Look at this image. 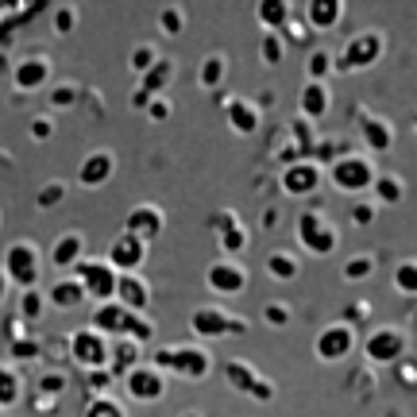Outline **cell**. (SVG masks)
I'll return each instance as SVG.
<instances>
[{
	"mask_svg": "<svg viewBox=\"0 0 417 417\" xmlns=\"http://www.w3.org/2000/svg\"><path fill=\"white\" fill-rule=\"evenodd\" d=\"M89 329H97L104 340H132V344L143 348L147 340H155V317L132 313V309L116 306V301H104V306H93V317H89Z\"/></svg>",
	"mask_w": 417,
	"mask_h": 417,
	"instance_id": "6da1fadb",
	"label": "cell"
},
{
	"mask_svg": "<svg viewBox=\"0 0 417 417\" xmlns=\"http://www.w3.org/2000/svg\"><path fill=\"white\" fill-rule=\"evenodd\" d=\"M155 371H162L170 379H205L212 371V351L205 344H198V340H190V344H162L155 348Z\"/></svg>",
	"mask_w": 417,
	"mask_h": 417,
	"instance_id": "7a4b0ae2",
	"label": "cell"
},
{
	"mask_svg": "<svg viewBox=\"0 0 417 417\" xmlns=\"http://www.w3.org/2000/svg\"><path fill=\"white\" fill-rule=\"evenodd\" d=\"M43 248H39L35 240H12L4 248V263H0V274H4L8 290H35L39 278H43Z\"/></svg>",
	"mask_w": 417,
	"mask_h": 417,
	"instance_id": "3957f363",
	"label": "cell"
},
{
	"mask_svg": "<svg viewBox=\"0 0 417 417\" xmlns=\"http://www.w3.org/2000/svg\"><path fill=\"white\" fill-rule=\"evenodd\" d=\"M375 174H379V167H375V159L363 151H344L340 159H332L329 167H325V178H329L340 193H348V198H367Z\"/></svg>",
	"mask_w": 417,
	"mask_h": 417,
	"instance_id": "277c9868",
	"label": "cell"
},
{
	"mask_svg": "<svg viewBox=\"0 0 417 417\" xmlns=\"http://www.w3.org/2000/svg\"><path fill=\"white\" fill-rule=\"evenodd\" d=\"M387 54V35H382L379 28H367V31H356V35L348 39L344 47H340V54H332V73H340V78H348V73H359V70H371L375 62Z\"/></svg>",
	"mask_w": 417,
	"mask_h": 417,
	"instance_id": "5b68a950",
	"label": "cell"
},
{
	"mask_svg": "<svg viewBox=\"0 0 417 417\" xmlns=\"http://www.w3.org/2000/svg\"><path fill=\"white\" fill-rule=\"evenodd\" d=\"M190 332L198 337V344H209V340H224V337H243V332H248V321L228 313V309H220L217 301H212V306L190 309Z\"/></svg>",
	"mask_w": 417,
	"mask_h": 417,
	"instance_id": "8992f818",
	"label": "cell"
},
{
	"mask_svg": "<svg viewBox=\"0 0 417 417\" xmlns=\"http://www.w3.org/2000/svg\"><path fill=\"white\" fill-rule=\"evenodd\" d=\"M298 243L309 255H332L340 248V228L325 209H306L298 217Z\"/></svg>",
	"mask_w": 417,
	"mask_h": 417,
	"instance_id": "52a82bcc",
	"label": "cell"
},
{
	"mask_svg": "<svg viewBox=\"0 0 417 417\" xmlns=\"http://www.w3.org/2000/svg\"><path fill=\"white\" fill-rule=\"evenodd\" d=\"M359 351H363L367 367H390L402 363L406 356V332L398 325H375L363 340H359Z\"/></svg>",
	"mask_w": 417,
	"mask_h": 417,
	"instance_id": "ba28073f",
	"label": "cell"
},
{
	"mask_svg": "<svg viewBox=\"0 0 417 417\" xmlns=\"http://www.w3.org/2000/svg\"><path fill=\"white\" fill-rule=\"evenodd\" d=\"M73 278H78L81 294H85V301L93 298V306H104V301L116 298V271H112L109 263H104V255H85L78 267L70 271Z\"/></svg>",
	"mask_w": 417,
	"mask_h": 417,
	"instance_id": "9c48e42d",
	"label": "cell"
},
{
	"mask_svg": "<svg viewBox=\"0 0 417 417\" xmlns=\"http://www.w3.org/2000/svg\"><path fill=\"white\" fill-rule=\"evenodd\" d=\"M205 286H209V294H217V298H240V294H248V286H251V271H248V263H240V259L217 255L205 267Z\"/></svg>",
	"mask_w": 417,
	"mask_h": 417,
	"instance_id": "30bf717a",
	"label": "cell"
},
{
	"mask_svg": "<svg viewBox=\"0 0 417 417\" xmlns=\"http://www.w3.org/2000/svg\"><path fill=\"white\" fill-rule=\"evenodd\" d=\"M224 382L236 390V394H248V398H255V402H274V394H278L274 382L267 379L255 363H248V359H228L224 363Z\"/></svg>",
	"mask_w": 417,
	"mask_h": 417,
	"instance_id": "8fae6325",
	"label": "cell"
},
{
	"mask_svg": "<svg viewBox=\"0 0 417 417\" xmlns=\"http://www.w3.org/2000/svg\"><path fill=\"white\" fill-rule=\"evenodd\" d=\"M356 348H359V332H356V325L344 321V317L325 325V329L317 332V340H313V356L321 359V363H344Z\"/></svg>",
	"mask_w": 417,
	"mask_h": 417,
	"instance_id": "7c38bea8",
	"label": "cell"
},
{
	"mask_svg": "<svg viewBox=\"0 0 417 417\" xmlns=\"http://www.w3.org/2000/svg\"><path fill=\"white\" fill-rule=\"evenodd\" d=\"M66 351L81 371H101V367H109V340H104L97 329H89V325H81V329L70 332Z\"/></svg>",
	"mask_w": 417,
	"mask_h": 417,
	"instance_id": "4fadbf2b",
	"label": "cell"
},
{
	"mask_svg": "<svg viewBox=\"0 0 417 417\" xmlns=\"http://www.w3.org/2000/svg\"><path fill=\"white\" fill-rule=\"evenodd\" d=\"M124 379V394H128V402H139V406H155V402H162L167 398V375L162 371H155L151 363H139L132 367L128 375H120Z\"/></svg>",
	"mask_w": 417,
	"mask_h": 417,
	"instance_id": "5bb4252c",
	"label": "cell"
},
{
	"mask_svg": "<svg viewBox=\"0 0 417 417\" xmlns=\"http://www.w3.org/2000/svg\"><path fill=\"white\" fill-rule=\"evenodd\" d=\"M321 182H325V170L313 159H294L278 174V186H282L286 198H313L321 190Z\"/></svg>",
	"mask_w": 417,
	"mask_h": 417,
	"instance_id": "9a60e30c",
	"label": "cell"
},
{
	"mask_svg": "<svg viewBox=\"0 0 417 417\" xmlns=\"http://www.w3.org/2000/svg\"><path fill=\"white\" fill-rule=\"evenodd\" d=\"M162 228H167V212L159 205H151V201H135V205L124 212V228H120V232L135 236L139 243L151 248V243L162 236Z\"/></svg>",
	"mask_w": 417,
	"mask_h": 417,
	"instance_id": "2e32d148",
	"label": "cell"
},
{
	"mask_svg": "<svg viewBox=\"0 0 417 417\" xmlns=\"http://www.w3.org/2000/svg\"><path fill=\"white\" fill-rule=\"evenodd\" d=\"M212 228H217V243H220V255L224 259H240L251 248V232L236 209H220L212 217Z\"/></svg>",
	"mask_w": 417,
	"mask_h": 417,
	"instance_id": "e0dca14e",
	"label": "cell"
},
{
	"mask_svg": "<svg viewBox=\"0 0 417 417\" xmlns=\"http://www.w3.org/2000/svg\"><path fill=\"white\" fill-rule=\"evenodd\" d=\"M147 243H139L135 236H128V232H116L112 236V243H109V251H104V263L112 267L116 274H139L143 271V263H147Z\"/></svg>",
	"mask_w": 417,
	"mask_h": 417,
	"instance_id": "ac0fdd59",
	"label": "cell"
},
{
	"mask_svg": "<svg viewBox=\"0 0 417 417\" xmlns=\"http://www.w3.org/2000/svg\"><path fill=\"white\" fill-rule=\"evenodd\" d=\"M85 255H89V251H85V232H81V228H66V232H59V236H54V243H51V251H43V259L59 274H70Z\"/></svg>",
	"mask_w": 417,
	"mask_h": 417,
	"instance_id": "d6986e66",
	"label": "cell"
},
{
	"mask_svg": "<svg viewBox=\"0 0 417 417\" xmlns=\"http://www.w3.org/2000/svg\"><path fill=\"white\" fill-rule=\"evenodd\" d=\"M359 143H363V155H371V159L394 151V124L379 112H359Z\"/></svg>",
	"mask_w": 417,
	"mask_h": 417,
	"instance_id": "ffe728a7",
	"label": "cell"
},
{
	"mask_svg": "<svg viewBox=\"0 0 417 417\" xmlns=\"http://www.w3.org/2000/svg\"><path fill=\"white\" fill-rule=\"evenodd\" d=\"M112 174H116V155H112L109 147H93V151L78 162V186L81 190H97V186L112 182Z\"/></svg>",
	"mask_w": 417,
	"mask_h": 417,
	"instance_id": "44dd1931",
	"label": "cell"
},
{
	"mask_svg": "<svg viewBox=\"0 0 417 417\" xmlns=\"http://www.w3.org/2000/svg\"><path fill=\"white\" fill-rule=\"evenodd\" d=\"M51 78H54V62H51V54H43V51L20 59L16 70H12V81H16L20 93H35V89H43Z\"/></svg>",
	"mask_w": 417,
	"mask_h": 417,
	"instance_id": "7402d4cb",
	"label": "cell"
},
{
	"mask_svg": "<svg viewBox=\"0 0 417 417\" xmlns=\"http://www.w3.org/2000/svg\"><path fill=\"white\" fill-rule=\"evenodd\" d=\"M224 120L236 135H255L263 128V104L251 97H224Z\"/></svg>",
	"mask_w": 417,
	"mask_h": 417,
	"instance_id": "603a6c76",
	"label": "cell"
},
{
	"mask_svg": "<svg viewBox=\"0 0 417 417\" xmlns=\"http://www.w3.org/2000/svg\"><path fill=\"white\" fill-rule=\"evenodd\" d=\"M116 306L132 309V313H143L151 317V306H155V294H151V282L143 274H120L116 278Z\"/></svg>",
	"mask_w": 417,
	"mask_h": 417,
	"instance_id": "cb8c5ba5",
	"label": "cell"
},
{
	"mask_svg": "<svg viewBox=\"0 0 417 417\" xmlns=\"http://www.w3.org/2000/svg\"><path fill=\"white\" fill-rule=\"evenodd\" d=\"M332 109V85L329 81H306L298 93V116L309 120V124H317V120H325Z\"/></svg>",
	"mask_w": 417,
	"mask_h": 417,
	"instance_id": "d4e9b609",
	"label": "cell"
},
{
	"mask_svg": "<svg viewBox=\"0 0 417 417\" xmlns=\"http://www.w3.org/2000/svg\"><path fill=\"white\" fill-rule=\"evenodd\" d=\"M344 16H348L344 0H309L301 23H306L309 31H332L340 20H344Z\"/></svg>",
	"mask_w": 417,
	"mask_h": 417,
	"instance_id": "484cf974",
	"label": "cell"
},
{
	"mask_svg": "<svg viewBox=\"0 0 417 417\" xmlns=\"http://www.w3.org/2000/svg\"><path fill=\"white\" fill-rule=\"evenodd\" d=\"M367 198H371L379 209H398V205H402V198H406V182L398 174L379 170V174H375V182H371V190H367Z\"/></svg>",
	"mask_w": 417,
	"mask_h": 417,
	"instance_id": "4316f807",
	"label": "cell"
},
{
	"mask_svg": "<svg viewBox=\"0 0 417 417\" xmlns=\"http://www.w3.org/2000/svg\"><path fill=\"white\" fill-rule=\"evenodd\" d=\"M43 298H47V306L62 309V313H66V309L85 306V294H81V286H78V278H73V274H59L51 290H43Z\"/></svg>",
	"mask_w": 417,
	"mask_h": 417,
	"instance_id": "83f0119b",
	"label": "cell"
},
{
	"mask_svg": "<svg viewBox=\"0 0 417 417\" xmlns=\"http://www.w3.org/2000/svg\"><path fill=\"white\" fill-rule=\"evenodd\" d=\"M263 271L271 274L274 282H294V278L301 274V255H298V251L278 248V251H271V255L263 259Z\"/></svg>",
	"mask_w": 417,
	"mask_h": 417,
	"instance_id": "f1b7e54d",
	"label": "cell"
},
{
	"mask_svg": "<svg viewBox=\"0 0 417 417\" xmlns=\"http://www.w3.org/2000/svg\"><path fill=\"white\" fill-rule=\"evenodd\" d=\"M139 356H143V348L132 344V340H109V371H112V379H116V375H128L132 367H139Z\"/></svg>",
	"mask_w": 417,
	"mask_h": 417,
	"instance_id": "f546056e",
	"label": "cell"
},
{
	"mask_svg": "<svg viewBox=\"0 0 417 417\" xmlns=\"http://www.w3.org/2000/svg\"><path fill=\"white\" fill-rule=\"evenodd\" d=\"M174 73H178L174 59H167V54H162V59L155 62V66L143 73V78H139V89H143L147 97H159V93H167V85L174 81Z\"/></svg>",
	"mask_w": 417,
	"mask_h": 417,
	"instance_id": "4dcf8cb0",
	"label": "cell"
},
{
	"mask_svg": "<svg viewBox=\"0 0 417 417\" xmlns=\"http://www.w3.org/2000/svg\"><path fill=\"white\" fill-rule=\"evenodd\" d=\"M23 375L16 371V363H0V410H16L23 398Z\"/></svg>",
	"mask_w": 417,
	"mask_h": 417,
	"instance_id": "1f68e13d",
	"label": "cell"
},
{
	"mask_svg": "<svg viewBox=\"0 0 417 417\" xmlns=\"http://www.w3.org/2000/svg\"><path fill=\"white\" fill-rule=\"evenodd\" d=\"M224 78H228V54H205L201 66H198V85L217 93V89L224 85Z\"/></svg>",
	"mask_w": 417,
	"mask_h": 417,
	"instance_id": "d6a6232c",
	"label": "cell"
},
{
	"mask_svg": "<svg viewBox=\"0 0 417 417\" xmlns=\"http://www.w3.org/2000/svg\"><path fill=\"white\" fill-rule=\"evenodd\" d=\"M379 271V255L375 251H356V255H348L344 263H340V278L344 282H363V278H371Z\"/></svg>",
	"mask_w": 417,
	"mask_h": 417,
	"instance_id": "836d02e7",
	"label": "cell"
},
{
	"mask_svg": "<svg viewBox=\"0 0 417 417\" xmlns=\"http://www.w3.org/2000/svg\"><path fill=\"white\" fill-rule=\"evenodd\" d=\"M255 20L263 23V31H282L286 20H290V4L286 0H263V4H255Z\"/></svg>",
	"mask_w": 417,
	"mask_h": 417,
	"instance_id": "e575fe53",
	"label": "cell"
},
{
	"mask_svg": "<svg viewBox=\"0 0 417 417\" xmlns=\"http://www.w3.org/2000/svg\"><path fill=\"white\" fill-rule=\"evenodd\" d=\"M159 59H162L159 43H151V39H143V43H135L132 51H128V70L143 78V73L151 70V66H155V62H159Z\"/></svg>",
	"mask_w": 417,
	"mask_h": 417,
	"instance_id": "d590c367",
	"label": "cell"
},
{
	"mask_svg": "<svg viewBox=\"0 0 417 417\" xmlns=\"http://www.w3.org/2000/svg\"><path fill=\"white\" fill-rule=\"evenodd\" d=\"M332 73V51L329 47H309L306 54V81H325Z\"/></svg>",
	"mask_w": 417,
	"mask_h": 417,
	"instance_id": "8d00e7d4",
	"label": "cell"
},
{
	"mask_svg": "<svg viewBox=\"0 0 417 417\" xmlns=\"http://www.w3.org/2000/svg\"><path fill=\"white\" fill-rule=\"evenodd\" d=\"M186 23H190V16H186V8H178V4H167L159 12V31L167 39H178V35H186Z\"/></svg>",
	"mask_w": 417,
	"mask_h": 417,
	"instance_id": "74e56055",
	"label": "cell"
},
{
	"mask_svg": "<svg viewBox=\"0 0 417 417\" xmlns=\"http://www.w3.org/2000/svg\"><path fill=\"white\" fill-rule=\"evenodd\" d=\"M290 139H294V151H298L301 159H309V155H313L317 132H313V124H309V120L294 116V120H290Z\"/></svg>",
	"mask_w": 417,
	"mask_h": 417,
	"instance_id": "f35d334b",
	"label": "cell"
},
{
	"mask_svg": "<svg viewBox=\"0 0 417 417\" xmlns=\"http://www.w3.org/2000/svg\"><path fill=\"white\" fill-rule=\"evenodd\" d=\"M394 290L402 294V298H413V294H417V259L413 255L398 259V267H394Z\"/></svg>",
	"mask_w": 417,
	"mask_h": 417,
	"instance_id": "ab89813d",
	"label": "cell"
},
{
	"mask_svg": "<svg viewBox=\"0 0 417 417\" xmlns=\"http://www.w3.org/2000/svg\"><path fill=\"white\" fill-rule=\"evenodd\" d=\"M66 201V182L62 178H51V182H43L39 186V193H35V205L43 209V212H54Z\"/></svg>",
	"mask_w": 417,
	"mask_h": 417,
	"instance_id": "60d3db41",
	"label": "cell"
},
{
	"mask_svg": "<svg viewBox=\"0 0 417 417\" xmlns=\"http://www.w3.org/2000/svg\"><path fill=\"white\" fill-rule=\"evenodd\" d=\"M81 417H132V413H128V406L120 402V398L101 394V398H93V402L81 410Z\"/></svg>",
	"mask_w": 417,
	"mask_h": 417,
	"instance_id": "b9f144b4",
	"label": "cell"
},
{
	"mask_svg": "<svg viewBox=\"0 0 417 417\" xmlns=\"http://www.w3.org/2000/svg\"><path fill=\"white\" fill-rule=\"evenodd\" d=\"M348 220H351L356 228H371L375 220H379V205H375L371 198H356V201L348 205Z\"/></svg>",
	"mask_w": 417,
	"mask_h": 417,
	"instance_id": "7bdbcfd3",
	"label": "cell"
},
{
	"mask_svg": "<svg viewBox=\"0 0 417 417\" xmlns=\"http://www.w3.org/2000/svg\"><path fill=\"white\" fill-rule=\"evenodd\" d=\"M259 59L267 62V66H282L286 59V43L278 31H263V43H259Z\"/></svg>",
	"mask_w": 417,
	"mask_h": 417,
	"instance_id": "ee69618b",
	"label": "cell"
},
{
	"mask_svg": "<svg viewBox=\"0 0 417 417\" xmlns=\"http://www.w3.org/2000/svg\"><path fill=\"white\" fill-rule=\"evenodd\" d=\"M43 309H47V298H43V290H20V321H39L43 317Z\"/></svg>",
	"mask_w": 417,
	"mask_h": 417,
	"instance_id": "f6af8a7d",
	"label": "cell"
},
{
	"mask_svg": "<svg viewBox=\"0 0 417 417\" xmlns=\"http://www.w3.org/2000/svg\"><path fill=\"white\" fill-rule=\"evenodd\" d=\"M78 97H81V89L73 85V81H62V85L51 89V109L66 112V109H73V104H78Z\"/></svg>",
	"mask_w": 417,
	"mask_h": 417,
	"instance_id": "bcb514c9",
	"label": "cell"
},
{
	"mask_svg": "<svg viewBox=\"0 0 417 417\" xmlns=\"http://www.w3.org/2000/svg\"><path fill=\"white\" fill-rule=\"evenodd\" d=\"M263 321L271 325V329H286V325L294 321V309L286 306V301H267V306H263Z\"/></svg>",
	"mask_w": 417,
	"mask_h": 417,
	"instance_id": "7dc6e473",
	"label": "cell"
},
{
	"mask_svg": "<svg viewBox=\"0 0 417 417\" xmlns=\"http://www.w3.org/2000/svg\"><path fill=\"white\" fill-rule=\"evenodd\" d=\"M143 112H147V120H151V124H167L170 112H174V104H170L167 93H159V97H151V101L143 104Z\"/></svg>",
	"mask_w": 417,
	"mask_h": 417,
	"instance_id": "c3c4849f",
	"label": "cell"
},
{
	"mask_svg": "<svg viewBox=\"0 0 417 417\" xmlns=\"http://www.w3.org/2000/svg\"><path fill=\"white\" fill-rule=\"evenodd\" d=\"M51 23H54V31H59V35H70V31L78 28V8H73V4H59L51 12Z\"/></svg>",
	"mask_w": 417,
	"mask_h": 417,
	"instance_id": "681fc988",
	"label": "cell"
},
{
	"mask_svg": "<svg viewBox=\"0 0 417 417\" xmlns=\"http://www.w3.org/2000/svg\"><path fill=\"white\" fill-rule=\"evenodd\" d=\"M39 394L43 398H59L62 390H66V375H59V371H47V375H39Z\"/></svg>",
	"mask_w": 417,
	"mask_h": 417,
	"instance_id": "f907efd6",
	"label": "cell"
},
{
	"mask_svg": "<svg viewBox=\"0 0 417 417\" xmlns=\"http://www.w3.org/2000/svg\"><path fill=\"white\" fill-rule=\"evenodd\" d=\"M28 135L35 139V143H47V139L54 135V116H31V124H28Z\"/></svg>",
	"mask_w": 417,
	"mask_h": 417,
	"instance_id": "816d5d0a",
	"label": "cell"
},
{
	"mask_svg": "<svg viewBox=\"0 0 417 417\" xmlns=\"http://www.w3.org/2000/svg\"><path fill=\"white\" fill-rule=\"evenodd\" d=\"M278 35H282L286 47H290V43H306V39H309V28H306L301 20H294V16H290V20H286V28L278 31Z\"/></svg>",
	"mask_w": 417,
	"mask_h": 417,
	"instance_id": "f5cc1de1",
	"label": "cell"
},
{
	"mask_svg": "<svg viewBox=\"0 0 417 417\" xmlns=\"http://www.w3.org/2000/svg\"><path fill=\"white\" fill-rule=\"evenodd\" d=\"M85 375H89V390H93L97 398L109 394V382H112V371H109V367H101V371H85Z\"/></svg>",
	"mask_w": 417,
	"mask_h": 417,
	"instance_id": "db71d44e",
	"label": "cell"
},
{
	"mask_svg": "<svg viewBox=\"0 0 417 417\" xmlns=\"http://www.w3.org/2000/svg\"><path fill=\"white\" fill-rule=\"evenodd\" d=\"M12 356H16V359L39 356V340H16V344H12Z\"/></svg>",
	"mask_w": 417,
	"mask_h": 417,
	"instance_id": "11a10c76",
	"label": "cell"
},
{
	"mask_svg": "<svg viewBox=\"0 0 417 417\" xmlns=\"http://www.w3.org/2000/svg\"><path fill=\"white\" fill-rule=\"evenodd\" d=\"M367 313H371V309H367V301H356V306L348 309V317H344V321H348V325H356V321H367Z\"/></svg>",
	"mask_w": 417,
	"mask_h": 417,
	"instance_id": "9f6ffc18",
	"label": "cell"
},
{
	"mask_svg": "<svg viewBox=\"0 0 417 417\" xmlns=\"http://www.w3.org/2000/svg\"><path fill=\"white\" fill-rule=\"evenodd\" d=\"M274 224H278V209L267 205V209H263V228H274Z\"/></svg>",
	"mask_w": 417,
	"mask_h": 417,
	"instance_id": "6f0895ef",
	"label": "cell"
},
{
	"mask_svg": "<svg viewBox=\"0 0 417 417\" xmlns=\"http://www.w3.org/2000/svg\"><path fill=\"white\" fill-rule=\"evenodd\" d=\"M147 101H151V97H147V93H143V89H135V93H132V104H135V109H143V104H147Z\"/></svg>",
	"mask_w": 417,
	"mask_h": 417,
	"instance_id": "680465c9",
	"label": "cell"
},
{
	"mask_svg": "<svg viewBox=\"0 0 417 417\" xmlns=\"http://www.w3.org/2000/svg\"><path fill=\"white\" fill-rule=\"evenodd\" d=\"M8 298V282H4V274H0V301Z\"/></svg>",
	"mask_w": 417,
	"mask_h": 417,
	"instance_id": "91938a15",
	"label": "cell"
},
{
	"mask_svg": "<svg viewBox=\"0 0 417 417\" xmlns=\"http://www.w3.org/2000/svg\"><path fill=\"white\" fill-rule=\"evenodd\" d=\"M178 417H205V413H201V410H182Z\"/></svg>",
	"mask_w": 417,
	"mask_h": 417,
	"instance_id": "94428289",
	"label": "cell"
}]
</instances>
